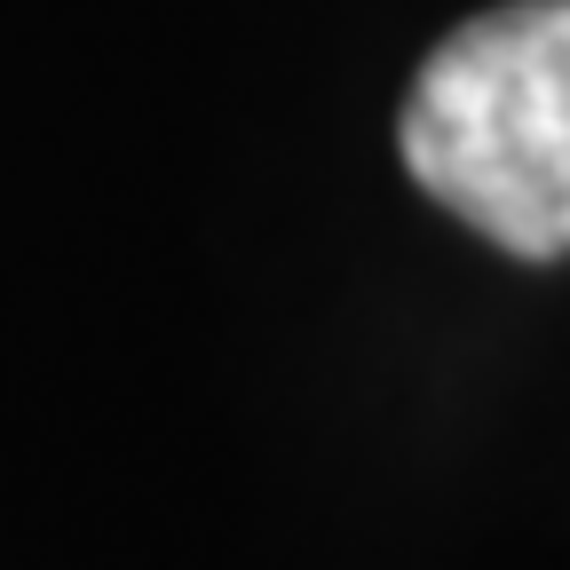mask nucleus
<instances>
[{
  "instance_id": "nucleus-1",
  "label": "nucleus",
  "mask_w": 570,
  "mask_h": 570,
  "mask_svg": "<svg viewBox=\"0 0 570 570\" xmlns=\"http://www.w3.org/2000/svg\"><path fill=\"white\" fill-rule=\"evenodd\" d=\"M404 167L523 262L570 254V0H499L420 63Z\"/></svg>"
}]
</instances>
